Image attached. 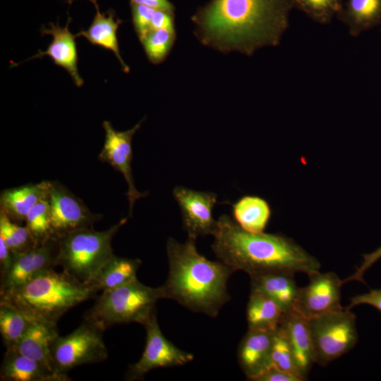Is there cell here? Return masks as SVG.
Returning a JSON list of instances; mask_svg holds the SVG:
<instances>
[{
    "mask_svg": "<svg viewBox=\"0 0 381 381\" xmlns=\"http://www.w3.org/2000/svg\"><path fill=\"white\" fill-rule=\"evenodd\" d=\"M131 4H143L147 6L174 13V6L169 0H130Z\"/></svg>",
    "mask_w": 381,
    "mask_h": 381,
    "instance_id": "obj_39",
    "label": "cell"
},
{
    "mask_svg": "<svg viewBox=\"0 0 381 381\" xmlns=\"http://www.w3.org/2000/svg\"><path fill=\"white\" fill-rule=\"evenodd\" d=\"M381 258V246L370 253L363 255V262L361 265L356 267V271L343 281L346 283L350 281H358L364 283L363 274L370 267H371L377 261Z\"/></svg>",
    "mask_w": 381,
    "mask_h": 381,
    "instance_id": "obj_34",
    "label": "cell"
},
{
    "mask_svg": "<svg viewBox=\"0 0 381 381\" xmlns=\"http://www.w3.org/2000/svg\"><path fill=\"white\" fill-rule=\"evenodd\" d=\"M95 6L96 14L92 24L87 30H82L75 35L84 37L92 44L100 46L111 51L120 62L123 72L128 73L130 68L123 61L119 51L117 30L122 20L117 18L113 10L107 13H101L97 0H89Z\"/></svg>",
    "mask_w": 381,
    "mask_h": 381,
    "instance_id": "obj_20",
    "label": "cell"
},
{
    "mask_svg": "<svg viewBox=\"0 0 381 381\" xmlns=\"http://www.w3.org/2000/svg\"><path fill=\"white\" fill-rule=\"evenodd\" d=\"M128 218L104 231L93 227L80 229L57 238L56 266L87 284H91L102 267L114 256L111 241Z\"/></svg>",
    "mask_w": 381,
    "mask_h": 381,
    "instance_id": "obj_5",
    "label": "cell"
},
{
    "mask_svg": "<svg viewBox=\"0 0 381 381\" xmlns=\"http://www.w3.org/2000/svg\"><path fill=\"white\" fill-rule=\"evenodd\" d=\"M271 361L272 365L294 375L299 381L306 380V377L302 374L296 363L288 341L278 329H277L273 339Z\"/></svg>",
    "mask_w": 381,
    "mask_h": 381,
    "instance_id": "obj_32",
    "label": "cell"
},
{
    "mask_svg": "<svg viewBox=\"0 0 381 381\" xmlns=\"http://www.w3.org/2000/svg\"><path fill=\"white\" fill-rule=\"evenodd\" d=\"M233 215L237 224L246 231L264 232L271 217L269 203L255 195H245L232 205Z\"/></svg>",
    "mask_w": 381,
    "mask_h": 381,
    "instance_id": "obj_25",
    "label": "cell"
},
{
    "mask_svg": "<svg viewBox=\"0 0 381 381\" xmlns=\"http://www.w3.org/2000/svg\"><path fill=\"white\" fill-rule=\"evenodd\" d=\"M14 255L5 241L0 236V267L1 277H3L12 265Z\"/></svg>",
    "mask_w": 381,
    "mask_h": 381,
    "instance_id": "obj_38",
    "label": "cell"
},
{
    "mask_svg": "<svg viewBox=\"0 0 381 381\" xmlns=\"http://www.w3.org/2000/svg\"><path fill=\"white\" fill-rule=\"evenodd\" d=\"M49 181L4 190L1 193V211L13 222L25 221L30 209L48 192Z\"/></svg>",
    "mask_w": 381,
    "mask_h": 381,
    "instance_id": "obj_22",
    "label": "cell"
},
{
    "mask_svg": "<svg viewBox=\"0 0 381 381\" xmlns=\"http://www.w3.org/2000/svg\"><path fill=\"white\" fill-rule=\"evenodd\" d=\"M162 28H175L174 13L156 9L151 19L150 31Z\"/></svg>",
    "mask_w": 381,
    "mask_h": 381,
    "instance_id": "obj_36",
    "label": "cell"
},
{
    "mask_svg": "<svg viewBox=\"0 0 381 381\" xmlns=\"http://www.w3.org/2000/svg\"><path fill=\"white\" fill-rule=\"evenodd\" d=\"M362 304L373 306L381 312V288L371 289L368 293L352 297L350 303L345 308L351 310L353 307Z\"/></svg>",
    "mask_w": 381,
    "mask_h": 381,
    "instance_id": "obj_35",
    "label": "cell"
},
{
    "mask_svg": "<svg viewBox=\"0 0 381 381\" xmlns=\"http://www.w3.org/2000/svg\"><path fill=\"white\" fill-rule=\"evenodd\" d=\"M173 195L180 207L183 228L188 238L196 239L200 236L214 234L217 229V220L212 216L217 202L215 193L176 186Z\"/></svg>",
    "mask_w": 381,
    "mask_h": 381,
    "instance_id": "obj_13",
    "label": "cell"
},
{
    "mask_svg": "<svg viewBox=\"0 0 381 381\" xmlns=\"http://www.w3.org/2000/svg\"><path fill=\"white\" fill-rule=\"evenodd\" d=\"M344 4V0H291L293 8L322 25L328 24L334 17H338Z\"/></svg>",
    "mask_w": 381,
    "mask_h": 381,
    "instance_id": "obj_30",
    "label": "cell"
},
{
    "mask_svg": "<svg viewBox=\"0 0 381 381\" xmlns=\"http://www.w3.org/2000/svg\"><path fill=\"white\" fill-rule=\"evenodd\" d=\"M3 381H68L67 374L53 372L43 363L6 349L0 370Z\"/></svg>",
    "mask_w": 381,
    "mask_h": 381,
    "instance_id": "obj_18",
    "label": "cell"
},
{
    "mask_svg": "<svg viewBox=\"0 0 381 381\" xmlns=\"http://www.w3.org/2000/svg\"><path fill=\"white\" fill-rule=\"evenodd\" d=\"M0 236L14 255L25 253L37 246L26 226L15 223L2 211H0Z\"/></svg>",
    "mask_w": 381,
    "mask_h": 381,
    "instance_id": "obj_29",
    "label": "cell"
},
{
    "mask_svg": "<svg viewBox=\"0 0 381 381\" xmlns=\"http://www.w3.org/2000/svg\"><path fill=\"white\" fill-rule=\"evenodd\" d=\"M315 363L326 365L358 341L356 315L345 308L308 320Z\"/></svg>",
    "mask_w": 381,
    "mask_h": 381,
    "instance_id": "obj_7",
    "label": "cell"
},
{
    "mask_svg": "<svg viewBox=\"0 0 381 381\" xmlns=\"http://www.w3.org/2000/svg\"><path fill=\"white\" fill-rule=\"evenodd\" d=\"M337 18L358 37L381 24V0H346Z\"/></svg>",
    "mask_w": 381,
    "mask_h": 381,
    "instance_id": "obj_23",
    "label": "cell"
},
{
    "mask_svg": "<svg viewBox=\"0 0 381 381\" xmlns=\"http://www.w3.org/2000/svg\"><path fill=\"white\" fill-rule=\"evenodd\" d=\"M276 331L248 328L240 342L238 363L249 380L255 381L272 365L271 351Z\"/></svg>",
    "mask_w": 381,
    "mask_h": 381,
    "instance_id": "obj_15",
    "label": "cell"
},
{
    "mask_svg": "<svg viewBox=\"0 0 381 381\" xmlns=\"http://www.w3.org/2000/svg\"><path fill=\"white\" fill-rule=\"evenodd\" d=\"M284 313L272 298L259 291L250 290L246 308L248 328L276 331Z\"/></svg>",
    "mask_w": 381,
    "mask_h": 381,
    "instance_id": "obj_24",
    "label": "cell"
},
{
    "mask_svg": "<svg viewBox=\"0 0 381 381\" xmlns=\"http://www.w3.org/2000/svg\"><path fill=\"white\" fill-rule=\"evenodd\" d=\"M308 277L309 283L299 287L292 309L308 320L344 308L340 303L344 283L335 273L318 271Z\"/></svg>",
    "mask_w": 381,
    "mask_h": 381,
    "instance_id": "obj_12",
    "label": "cell"
},
{
    "mask_svg": "<svg viewBox=\"0 0 381 381\" xmlns=\"http://www.w3.org/2000/svg\"><path fill=\"white\" fill-rule=\"evenodd\" d=\"M25 222L37 245L55 238L51 227L48 192L30 209Z\"/></svg>",
    "mask_w": 381,
    "mask_h": 381,
    "instance_id": "obj_28",
    "label": "cell"
},
{
    "mask_svg": "<svg viewBox=\"0 0 381 381\" xmlns=\"http://www.w3.org/2000/svg\"><path fill=\"white\" fill-rule=\"evenodd\" d=\"M255 381H299L294 375L285 373L274 365H271Z\"/></svg>",
    "mask_w": 381,
    "mask_h": 381,
    "instance_id": "obj_37",
    "label": "cell"
},
{
    "mask_svg": "<svg viewBox=\"0 0 381 381\" xmlns=\"http://www.w3.org/2000/svg\"><path fill=\"white\" fill-rule=\"evenodd\" d=\"M58 335L56 325L30 320L22 337L15 346L8 349L39 361L55 372L52 365L51 346Z\"/></svg>",
    "mask_w": 381,
    "mask_h": 381,
    "instance_id": "obj_19",
    "label": "cell"
},
{
    "mask_svg": "<svg viewBox=\"0 0 381 381\" xmlns=\"http://www.w3.org/2000/svg\"><path fill=\"white\" fill-rule=\"evenodd\" d=\"M292 8L291 0H211L192 20L202 44L250 56L279 44Z\"/></svg>",
    "mask_w": 381,
    "mask_h": 381,
    "instance_id": "obj_1",
    "label": "cell"
},
{
    "mask_svg": "<svg viewBox=\"0 0 381 381\" xmlns=\"http://www.w3.org/2000/svg\"><path fill=\"white\" fill-rule=\"evenodd\" d=\"M30 320L19 309L0 301V332L6 349L11 348L25 332Z\"/></svg>",
    "mask_w": 381,
    "mask_h": 381,
    "instance_id": "obj_27",
    "label": "cell"
},
{
    "mask_svg": "<svg viewBox=\"0 0 381 381\" xmlns=\"http://www.w3.org/2000/svg\"><path fill=\"white\" fill-rule=\"evenodd\" d=\"M48 195L51 227L54 237L71 231L93 227L102 214L90 212L84 202L58 181H49Z\"/></svg>",
    "mask_w": 381,
    "mask_h": 381,
    "instance_id": "obj_10",
    "label": "cell"
},
{
    "mask_svg": "<svg viewBox=\"0 0 381 381\" xmlns=\"http://www.w3.org/2000/svg\"><path fill=\"white\" fill-rule=\"evenodd\" d=\"M142 262L138 258L118 257L115 255L102 267L91 283L97 291H109L137 279Z\"/></svg>",
    "mask_w": 381,
    "mask_h": 381,
    "instance_id": "obj_26",
    "label": "cell"
},
{
    "mask_svg": "<svg viewBox=\"0 0 381 381\" xmlns=\"http://www.w3.org/2000/svg\"><path fill=\"white\" fill-rule=\"evenodd\" d=\"M277 329L288 341L299 370L306 377L315 363L308 319L291 309L284 313Z\"/></svg>",
    "mask_w": 381,
    "mask_h": 381,
    "instance_id": "obj_17",
    "label": "cell"
},
{
    "mask_svg": "<svg viewBox=\"0 0 381 381\" xmlns=\"http://www.w3.org/2000/svg\"><path fill=\"white\" fill-rule=\"evenodd\" d=\"M175 38V28H162L149 31L140 41L149 61L159 64L170 52Z\"/></svg>",
    "mask_w": 381,
    "mask_h": 381,
    "instance_id": "obj_31",
    "label": "cell"
},
{
    "mask_svg": "<svg viewBox=\"0 0 381 381\" xmlns=\"http://www.w3.org/2000/svg\"><path fill=\"white\" fill-rule=\"evenodd\" d=\"M143 326L146 331L144 351L138 361L128 368L126 380H140L153 369L183 365L193 360V354L176 347L164 336L156 313Z\"/></svg>",
    "mask_w": 381,
    "mask_h": 381,
    "instance_id": "obj_9",
    "label": "cell"
},
{
    "mask_svg": "<svg viewBox=\"0 0 381 381\" xmlns=\"http://www.w3.org/2000/svg\"><path fill=\"white\" fill-rule=\"evenodd\" d=\"M71 22V18L68 17L66 25L63 28L59 24L54 23H49V28L42 25V35H52L53 41L46 51L38 50L37 53L29 60L44 56H49L56 65L61 66L68 71L76 86L81 87L84 82L78 69V53L75 42L76 37L68 30Z\"/></svg>",
    "mask_w": 381,
    "mask_h": 381,
    "instance_id": "obj_16",
    "label": "cell"
},
{
    "mask_svg": "<svg viewBox=\"0 0 381 381\" xmlns=\"http://www.w3.org/2000/svg\"><path fill=\"white\" fill-rule=\"evenodd\" d=\"M212 249L234 272L249 276L271 272L308 275L320 271V262L293 239L280 234L253 233L222 214L217 220Z\"/></svg>",
    "mask_w": 381,
    "mask_h": 381,
    "instance_id": "obj_2",
    "label": "cell"
},
{
    "mask_svg": "<svg viewBox=\"0 0 381 381\" xmlns=\"http://www.w3.org/2000/svg\"><path fill=\"white\" fill-rule=\"evenodd\" d=\"M195 241L188 237L181 243L168 238L169 272L162 288L164 298L214 318L230 301L227 282L234 272L222 261H211L201 255Z\"/></svg>",
    "mask_w": 381,
    "mask_h": 381,
    "instance_id": "obj_3",
    "label": "cell"
},
{
    "mask_svg": "<svg viewBox=\"0 0 381 381\" xmlns=\"http://www.w3.org/2000/svg\"><path fill=\"white\" fill-rule=\"evenodd\" d=\"M143 120L144 119L133 128L125 131L115 130L108 121H104L102 123L105 131V138L98 159L104 163L109 164L123 176L128 186L126 196L128 200L130 217L132 216L135 201L145 197L147 193H141L137 190L131 169L132 140Z\"/></svg>",
    "mask_w": 381,
    "mask_h": 381,
    "instance_id": "obj_11",
    "label": "cell"
},
{
    "mask_svg": "<svg viewBox=\"0 0 381 381\" xmlns=\"http://www.w3.org/2000/svg\"><path fill=\"white\" fill-rule=\"evenodd\" d=\"M97 292L93 284H83L52 267L20 287L1 294L0 301L15 306L30 320L56 325L67 311L94 298Z\"/></svg>",
    "mask_w": 381,
    "mask_h": 381,
    "instance_id": "obj_4",
    "label": "cell"
},
{
    "mask_svg": "<svg viewBox=\"0 0 381 381\" xmlns=\"http://www.w3.org/2000/svg\"><path fill=\"white\" fill-rule=\"evenodd\" d=\"M294 274L271 272L249 276L250 290L259 291L275 301L284 310L293 308L298 289Z\"/></svg>",
    "mask_w": 381,
    "mask_h": 381,
    "instance_id": "obj_21",
    "label": "cell"
},
{
    "mask_svg": "<svg viewBox=\"0 0 381 381\" xmlns=\"http://www.w3.org/2000/svg\"><path fill=\"white\" fill-rule=\"evenodd\" d=\"M132 20L139 40L150 31V23L155 8L143 4H131Z\"/></svg>",
    "mask_w": 381,
    "mask_h": 381,
    "instance_id": "obj_33",
    "label": "cell"
},
{
    "mask_svg": "<svg viewBox=\"0 0 381 381\" xmlns=\"http://www.w3.org/2000/svg\"><path fill=\"white\" fill-rule=\"evenodd\" d=\"M57 239L52 238L31 250L14 255L11 267L1 277L0 295L26 284L41 272L56 266Z\"/></svg>",
    "mask_w": 381,
    "mask_h": 381,
    "instance_id": "obj_14",
    "label": "cell"
},
{
    "mask_svg": "<svg viewBox=\"0 0 381 381\" xmlns=\"http://www.w3.org/2000/svg\"><path fill=\"white\" fill-rule=\"evenodd\" d=\"M162 286H146L138 279L111 290L102 291L83 318L103 329L117 324L138 322L144 325L156 313L157 301L164 299Z\"/></svg>",
    "mask_w": 381,
    "mask_h": 381,
    "instance_id": "obj_6",
    "label": "cell"
},
{
    "mask_svg": "<svg viewBox=\"0 0 381 381\" xmlns=\"http://www.w3.org/2000/svg\"><path fill=\"white\" fill-rule=\"evenodd\" d=\"M103 329L84 319L72 332L55 338L51 346L54 370L67 374L71 369L84 364L99 363L108 356L103 339Z\"/></svg>",
    "mask_w": 381,
    "mask_h": 381,
    "instance_id": "obj_8",
    "label": "cell"
}]
</instances>
